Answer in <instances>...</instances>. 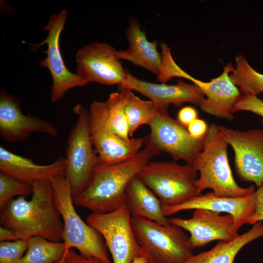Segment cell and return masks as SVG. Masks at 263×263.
I'll return each mask as SVG.
<instances>
[{"label":"cell","instance_id":"f1b7e54d","mask_svg":"<svg viewBox=\"0 0 263 263\" xmlns=\"http://www.w3.org/2000/svg\"><path fill=\"white\" fill-rule=\"evenodd\" d=\"M248 111L262 117L263 123V100L258 96L242 94L237 99L233 109V113Z\"/></svg>","mask_w":263,"mask_h":263},{"label":"cell","instance_id":"8992f818","mask_svg":"<svg viewBox=\"0 0 263 263\" xmlns=\"http://www.w3.org/2000/svg\"><path fill=\"white\" fill-rule=\"evenodd\" d=\"M198 174L192 164L150 161L137 176L158 197L162 206L173 207L201 194L197 186Z\"/></svg>","mask_w":263,"mask_h":263},{"label":"cell","instance_id":"d590c367","mask_svg":"<svg viewBox=\"0 0 263 263\" xmlns=\"http://www.w3.org/2000/svg\"><path fill=\"white\" fill-rule=\"evenodd\" d=\"M149 263H154V262H152L149 261Z\"/></svg>","mask_w":263,"mask_h":263},{"label":"cell","instance_id":"603a6c76","mask_svg":"<svg viewBox=\"0 0 263 263\" xmlns=\"http://www.w3.org/2000/svg\"><path fill=\"white\" fill-rule=\"evenodd\" d=\"M28 249L20 263H55L60 261L66 250L64 243L49 241L40 236L27 239Z\"/></svg>","mask_w":263,"mask_h":263},{"label":"cell","instance_id":"277c9868","mask_svg":"<svg viewBox=\"0 0 263 263\" xmlns=\"http://www.w3.org/2000/svg\"><path fill=\"white\" fill-rule=\"evenodd\" d=\"M51 181L55 202L63 223L62 241L66 250L76 248L86 257H95L105 263H112L102 236L85 223L76 212L70 184L65 174Z\"/></svg>","mask_w":263,"mask_h":263},{"label":"cell","instance_id":"7a4b0ae2","mask_svg":"<svg viewBox=\"0 0 263 263\" xmlns=\"http://www.w3.org/2000/svg\"><path fill=\"white\" fill-rule=\"evenodd\" d=\"M153 157L144 147L132 158L112 165L100 164L86 188L73 197L75 206L88 209L93 213L114 211L125 205L126 191L131 180Z\"/></svg>","mask_w":263,"mask_h":263},{"label":"cell","instance_id":"4dcf8cb0","mask_svg":"<svg viewBox=\"0 0 263 263\" xmlns=\"http://www.w3.org/2000/svg\"><path fill=\"white\" fill-rule=\"evenodd\" d=\"M208 128V126L204 120L198 118L191 122L187 128L192 137L203 139L207 134Z\"/></svg>","mask_w":263,"mask_h":263},{"label":"cell","instance_id":"52a82bcc","mask_svg":"<svg viewBox=\"0 0 263 263\" xmlns=\"http://www.w3.org/2000/svg\"><path fill=\"white\" fill-rule=\"evenodd\" d=\"M131 223L137 242L149 261L184 263L193 255L189 237L182 228L138 217H132Z\"/></svg>","mask_w":263,"mask_h":263},{"label":"cell","instance_id":"7c38bea8","mask_svg":"<svg viewBox=\"0 0 263 263\" xmlns=\"http://www.w3.org/2000/svg\"><path fill=\"white\" fill-rule=\"evenodd\" d=\"M116 51L104 42L96 41L85 45L75 54L76 74L87 83L120 86L128 72L116 57Z\"/></svg>","mask_w":263,"mask_h":263},{"label":"cell","instance_id":"ffe728a7","mask_svg":"<svg viewBox=\"0 0 263 263\" xmlns=\"http://www.w3.org/2000/svg\"><path fill=\"white\" fill-rule=\"evenodd\" d=\"M233 68L232 64L228 63L223 73L212 79L213 85L199 106L203 112L218 118L233 119L234 107L241 94L229 77Z\"/></svg>","mask_w":263,"mask_h":263},{"label":"cell","instance_id":"e575fe53","mask_svg":"<svg viewBox=\"0 0 263 263\" xmlns=\"http://www.w3.org/2000/svg\"><path fill=\"white\" fill-rule=\"evenodd\" d=\"M132 263H149V261L147 257L143 254L136 257Z\"/></svg>","mask_w":263,"mask_h":263},{"label":"cell","instance_id":"5b68a950","mask_svg":"<svg viewBox=\"0 0 263 263\" xmlns=\"http://www.w3.org/2000/svg\"><path fill=\"white\" fill-rule=\"evenodd\" d=\"M73 111L77 118L68 138L65 176L74 197L88 186L100 163L91 138L89 111L78 103Z\"/></svg>","mask_w":263,"mask_h":263},{"label":"cell","instance_id":"cb8c5ba5","mask_svg":"<svg viewBox=\"0 0 263 263\" xmlns=\"http://www.w3.org/2000/svg\"><path fill=\"white\" fill-rule=\"evenodd\" d=\"M235 61V67L229 77L233 84L240 88L242 94L258 96L263 93V74L256 71L242 55L237 56Z\"/></svg>","mask_w":263,"mask_h":263},{"label":"cell","instance_id":"9a60e30c","mask_svg":"<svg viewBox=\"0 0 263 263\" xmlns=\"http://www.w3.org/2000/svg\"><path fill=\"white\" fill-rule=\"evenodd\" d=\"M169 223L188 231L193 249L204 246L215 240L229 241L239 235L234 229L231 215L205 209H195L190 219L171 218Z\"/></svg>","mask_w":263,"mask_h":263},{"label":"cell","instance_id":"1f68e13d","mask_svg":"<svg viewBox=\"0 0 263 263\" xmlns=\"http://www.w3.org/2000/svg\"><path fill=\"white\" fill-rule=\"evenodd\" d=\"M256 200L255 212L247 224L254 225L263 221V183L256 190Z\"/></svg>","mask_w":263,"mask_h":263},{"label":"cell","instance_id":"484cf974","mask_svg":"<svg viewBox=\"0 0 263 263\" xmlns=\"http://www.w3.org/2000/svg\"><path fill=\"white\" fill-rule=\"evenodd\" d=\"M126 89H120L111 93L105 101L108 124L113 131L125 140L131 139L129 125L125 113Z\"/></svg>","mask_w":263,"mask_h":263},{"label":"cell","instance_id":"83f0119b","mask_svg":"<svg viewBox=\"0 0 263 263\" xmlns=\"http://www.w3.org/2000/svg\"><path fill=\"white\" fill-rule=\"evenodd\" d=\"M28 246L27 239L0 242V263H20Z\"/></svg>","mask_w":263,"mask_h":263},{"label":"cell","instance_id":"30bf717a","mask_svg":"<svg viewBox=\"0 0 263 263\" xmlns=\"http://www.w3.org/2000/svg\"><path fill=\"white\" fill-rule=\"evenodd\" d=\"M89 111L91 138L100 164L112 165L123 162L141 150L143 137L127 141L113 131L107 121L105 101L94 100Z\"/></svg>","mask_w":263,"mask_h":263},{"label":"cell","instance_id":"e0dca14e","mask_svg":"<svg viewBox=\"0 0 263 263\" xmlns=\"http://www.w3.org/2000/svg\"><path fill=\"white\" fill-rule=\"evenodd\" d=\"M256 190L249 194L238 197H220L212 191L193 197L183 204L173 207L162 206L165 216L180 211L195 209H205L232 216L234 229L238 232L244 224H247L256 208Z\"/></svg>","mask_w":263,"mask_h":263},{"label":"cell","instance_id":"d6a6232c","mask_svg":"<svg viewBox=\"0 0 263 263\" xmlns=\"http://www.w3.org/2000/svg\"><path fill=\"white\" fill-rule=\"evenodd\" d=\"M198 118L197 110L191 106L182 108L177 114V121L183 126L187 128L193 120Z\"/></svg>","mask_w":263,"mask_h":263},{"label":"cell","instance_id":"6da1fadb","mask_svg":"<svg viewBox=\"0 0 263 263\" xmlns=\"http://www.w3.org/2000/svg\"><path fill=\"white\" fill-rule=\"evenodd\" d=\"M61 217L51 180L34 183L30 200L19 196L0 207V224L14 233L16 240L40 236L52 242H62Z\"/></svg>","mask_w":263,"mask_h":263},{"label":"cell","instance_id":"d4e9b609","mask_svg":"<svg viewBox=\"0 0 263 263\" xmlns=\"http://www.w3.org/2000/svg\"><path fill=\"white\" fill-rule=\"evenodd\" d=\"M127 89L125 110L132 137L141 125L150 123L156 114L153 103L136 96L132 91Z\"/></svg>","mask_w":263,"mask_h":263},{"label":"cell","instance_id":"8fae6325","mask_svg":"<svg viewBox=\"0 0 263 263\" xmlns=\"http://www.w3.org/2000/svg\"><path fill=\"white\" fill-rule=\"evenodd\" d=\"M68 12L63 9L51 16L43 29L48 32L46 38L35 45L36 49L46 44L47 50L45 59L39 65L49 71L52 77L51 100L53 102L61 99L66 92L76 87L84 86L88 83L76 74L70 71L65 65L59 47V38L67 19Z\"/></svg>","mask_w":263,"mask_h":263},{"label":"cell","instance_id":"d6986e66","mask_svg":"<svg viewBox=\"0 0 263 263\" xmlns=\"http://www.w3.org/2000/svg\"><path fill=\"white\" fill-rule=\"evenodd\" d=\"M126 35L129 46L124 50H116V57L130 61L158 76L162 65V56L157 51V41L148 40L145 31L134 18L130 19Z\"/></svg>","mask_w":263,"mask_h":263},{"label":"cell","instance_id":"5bb4252c","mask_svg":"<svg viewBox=\"0 0 263 263\" xmlns=\"http://www.w3.org/2000/svg\"><path fill=\"white\" fill-rule=\"evenodd\" d=\"M56 136L51 123L35 115L23 113L19 100L2 89L0 92V135L7 143L26 140L32 133Z\"/></svg>","mask_w":263,"mask_h":263},{"label":"cell","instance_id":"3957f363","mask_svg":"<svg viewBox=\"0 0 263 263\" xmlns=\"http://www.w3.org/2000/svg\"><path fill=\"white\" fill-rule=\"evenodd\" d=\"M228 146L219 126L211 124L203 148L192 163L199 173L197 186L200 193L210 188L218 196L238 197L256 190L254 185L243 188L236 182L228 161Z\"/></svg>","mask_w":263,"mask_h":263},{"label":"cell","instance_id":"ba28073f","mask_svg":"<svg viewBox=\"0 0 263 263\" xmlns=\"http://www.w3.org/2000/svg\"><path fill=\"white\" fill-rule=\"evenodd\" d=\"M149 125L150 133L143 137L144 145L153 156L163 152L174 161L181 160L192 164L203 148L204 139L192 137L187 128L171 117L168 111H156Z\"/></svg>","mask_w":263,"mask_h":263},{"label":"cell","instance_id":"2e32d148","mask_svg":"<svg viewBox=\"0 0 263 263\" xmlns=\"http://www.w3.org/2000/svg\"><path fill=\"white\" fill-rule=\"evenodd\" d=\"M120 89L136 91L150 99L156 111H168L169 105L177 107L190 103L200 106L205 96L195 84L178 81L174 85L158 84L146 81L134 76L128 72Z\"/></svg>","mask_w":263,"mask_h":263},{"label":"cell","instance_id":"f546056e","mask_svg":"<svg viewBox=\"0 0 263 263\" xmlns=\"http://www.w3.org/2000/svg\"><path fill=\"white\" fill-rule=\"evenodd\" d=\"M57 263H105L95 257H87L73 249L66 250L62 258Z\"/></svg>","mask_w":263,"mask_h":263},{"label":"cell","instance_id":"4fadbf2b","mask_svg":"<svg viewBox=\"0 0 263 263\" xmlns=\"http://www.w3.org/2000/svg\"><path fill=\"white\" fill-rule=\"evenodd\" d=\"M219 128L234 150L235 168L240 180L253 182L259 187L263 183V130Z\"/></svg>","mask_w":263,"mask_h":263},{"label":"cell","instance_id":"8d00e7d4","mask_svg":"<svg viewBox=\"0 0 263 263\" xmlns=\"http://www.w3.org/2000/svg\"></svg>","mask_w":263,"mask_h":263},{"label":"cell","instance_id":"4316f807","mask_svg":"<svg viewBox=\"0 0 263 263\" xmlns=\"http://www.w3.org/2000/svg\"><path fill=\"white\" fill-rule=\"evenodd\" d=\"M32 193V185L0 172V207L18 196L27 197Z\"/></svg>","mask_w":263,"mask_h":263},{"label":"cell","instance_id":"ac0fdd59","mask_svg":"<svg viewBox=\"0 0 263 263\" xmlns=\"http://www.w3.org/2000/svg\"><path fill=\"white\" fill-rule=\"evenodd\" d=\"M65 158L60 156L47 165H38L32 160L0 146V172L32 185L43 180H51L65 174Z\"/></svg>","mask_w":263,"mask_h":263},{"label":"cell","instance_id":"44dd1931","mask_svg":"<svg viewBox=\"0 0 263 263\" xmlns=\"http://www.w3.org/2000/svg\"><path fill=\"white\" fill-rule=\"evenodd\" d=\"M125 205L132 217L147 219L162 225L170 224L163 214L159 199L137 175L127 186Z\"/></svg>","mask_w":263,"mask_h":263},{"label":"cell","instance_id":"7402d4cb","mask_svg":"<svg viewBox=\"0 0 263 263\" xmlns=\"http://www.w3.org/2000/svg\"><path fill=\"white\" fill-rule=\"evenodd\" d=\"M247 231L229 241H219L209 250L193 255L184 263H233L242 248L247 244L263 236V223L253 225Z\"/></svg>","mask_w":263,"mask_h":263},{"label":"cell","instance_id":"836d02e7","mask_svg":"<svg viewBox=\"0 0 263 263\" xmlns=\"http://www.w3.org/2000/svg\"><path fill=\"white\" fill-rule=\"evenodd\" d=\"M16 240L15 234L10 229L2 226L0 227V241H11Z\"/></svg>","mask_w":263,"mask_h":263},{"label":"cell","instance_id":"9c48e42d","mask_svg":"<svg viewBox=\"0 0 263 263\" xmlns=\"http://www.w3.org/2000/svg\"><path fill=\"white\" fill-rule=\"evenodd\" d=\"M131 220L132 216L125 205L109 213H92L87 218V223L102 236L113 263H132L136 257L143 254Z\"/></svg>","mask_w":263,"mask_h":263}]
</instances>
